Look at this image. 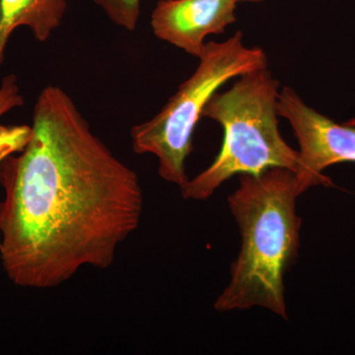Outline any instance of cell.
<instances>
[{
  "label": "cell",
  "mask_w": 355,
  "mask_h": 355,
  "mask_svg": "<svg viewBox=\"0 0 355 355\" xmlns=\"http://www.w3.org/2000/svg\"><path fill=\"white\" fill-rule=\"evenodd\" d=\"M200 64L157 114L130 132L137 154H153L158 173L169 183L183 188L188 183L186 159L193 150V135L207 103L230 79L268 67L260 48H247L237 32L225 42L205 44Z\"/></svg>",
  "instance_id": "obj_4"
},
{
  "label": "cell",
  "mask_w": 355,
  "mask_h": 355,
  "mask_svg": "<svg viewBox=\"0 0 355 355\" xmlns=\"http://www.w3.org/2000/svg\"><path fill=\"white\" fill-rule=\"evenodd\" d=\"M298 197L295 174L286 168L240 175L228 205L239 225L241 250L214 304L218 312L261 307L287 319L284 275L300 247Z\"/></svg>",
  "instance_id": "obj_2"
},
{
  "label": "cell",
  "mask_w": 355,
  "mask_h": 355,
  "mask_svg": "<svg viewBox=\"0 0 355 355\" xmlns=\"http://www.w3.org/2000/svg\"><path fill=\"white\" fill-rule=\"evenodd\" d=\"M0 184L2 266L29 288L57 287L86 266L109 268L144 212L137 172L58 86L40 93L22 153L0 161Z\"/></svg>",
  "instance_id": "obj_1"
},
{
  "label": "cell",
  "mask_w": 355,
  "mask_h": 355,
  "mask_svg": "<svg viewBox=\"0 0 355 355\" xmlns=\"http://www.w3.org/2000/svg\"><path fill=\"white\" fill-rule=\"evenodd\" d=\"M24 105V98L20 94L17 77L9 74L2 79L0 86V118L12 109Z\"/></svg>",
  "instance_id": "obj_9"
},
{
  "label": "cell",
  "mask_w": 355,
  "mask_h": 355,
  "mask_svg": "<svg viewBox=\"0 0 355 355\" xmlns=\"http://www.w3.org/2000/svg\"><path fill=\"white\" fill-rule=\"evenodd\" d=\"M240 1L260 2V1H263V0H236V2H240Z\"/></svg>",
  "instance_id": "obj_11"
},
{
  "label": "cell",
  "mask_w": 355,
  "mask_h": 355,
  "mask_svg": "<svg viewBox=\"0 0 355 355\" xmlns=\"http://www.w3.org/2000/svg\"><path fill=\"white\" fill-rule=\"evenodd\" d=\"M277 113L291 123L300 146L295 174L299 196L315 186H333L324 170L338 163H355V128L340 125L302 101L293 89L280 91Z\"/></svg>",
  "instance_id": "obj_5"
},
{
  "label": "cell",
  "mask_w": 355,
  "mask_h": 355,
  "mask_svg": "<svg viewBox=\"0 0 355 355\" xmlns=\"http://www.w3.org/2000/svg\"><path fill=\"white\" fill-rule=\"evenodd\" d=\"M236 6V0H159L151 27L158 39L200 58L205 38L235 22Z\"/></svg>",
  "instance_id": "obj_6"
},
{
  "label": "cell",
  "mask_w": 355,
  "mask_h": 355,
  "mask_svg": "<svg viewBox=\"0 0 355 355\" xmlns=\"http://www.w3.org/2000/svg\"><path fill=\"white\" fill-rule=\"evenodd\" d=\"M114 24L128 32L137 29L141 0H93Z\"/></svg>",
  "instance_id": "obj_8"
},
{
  "label": "cell",
  "mask_w": 355,
  "mask_h": 355,
  "mask_svg": "<svg viewBox=\"0 0 355 355\" xmlns=\"http://www.w3.org/2000/svg\"><path fill=\"white\" fill-rule=\"evenodd\" d=\"M67 10V0H0V67L17 28H29L35 39L44 43L60 27Z\"/></svg>",
  "instance_id": "obj_7"
},
{
  "label": "cell",
  "mask_w": 355,
  "mask_h": 355,
  "mask_svg": "<svg viewBox=\"0 0 355 355\" xmlns=\"http://www.w3.org/2000/svg\"><path fill=\"white\" fill-rule=\"evenodd\" d=\"M345 125H349V127H352L355 128V118L352 119V120L345 121Z\"/></svg>",
  "instance_id": "obj_10"
},
{
  "label": "cell",
  "mask_w": 355,
  "mask_h": 355,
  "mask_svg": "<svg viewBox=\"0 0 355 355\" xmlns=\"http://www.w3.org/2000/svg\"><path fill=\"white\" fill-rule=\"evenodd\" d=\"M279 87L265 67L243 74L228 91L212 96L202 118L220 123L223 144L212 164L181 189L184 198L207 200L234 175H258L275 167L297 172L299 151L279 132Z\"/></svg>",
  "instance_id": "obj_3"
}]
</instances>
